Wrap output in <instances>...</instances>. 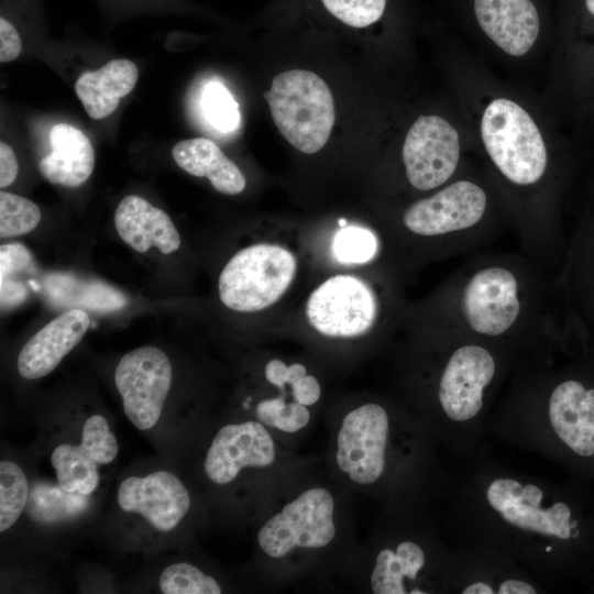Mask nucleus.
Returning <instances> with one entry per match:
<instances>
[{
    "instance_id": "15",
    "label": "nucleus",
    "mask_w": 594,
    "mask_h": 594,
    "mask_svg": "<svg viewBox=\"0 0 594 594\" xmlns=\"http://www.w3.org/2000/svg\"><path fill=\"white\" fill-rule=\"evenodd\" d=\"M90 324L81 309H70L51 320L22 346L18 372L22 378L38 380L53 372L81 341Z\"/></svg>"
},
{
    "instance_id": "35",
    "label": "nucleus",
    "mask_w": 594,
    "mask_h": 594,
    "mask_svg": "<svg viewBox=\"0 0 594 594\" xmlns=\"http://www.w3.org/2000/svg\"><path fill=\"white\" fill-rule=\"evenodd\" d=\"M19 164L14 151L4 142L0 143V187L11 185L18 175Z\"/></svg>"
},
{
    "instance_id": "19",
    "label": "nucleus",
    "mask_w": 594,
    "mask_h": 594,
    "mask_svg": "<svg viewBox=\"0 0 594 594\" xmlns=\"http://www.w3.org/2000/svg\"><path fill=\"white\" fill-rule=\"evenodd\" d=\"M51 151L38 162L41 175L52 184L78 187L91 175L95 151L79 129L57 123L50 131Z\"/></svg>"
},
{
    "instance_id": "30",
    "label": "nucleus",
    "mask_w": 594,
    "mask_h": 594,
    "mask_svg": "<svg viewBox=\"0 0 594 594\" xmlns=\"http://www.w3.org/2000/svg\"><path fill=\"white\" fill-rule=\"evenodd\" d=\"M256 418L263 425L285 432H296L310 419L307 407L297 402L286 403L284 397L261 400L256 406Z\"/></svg>"
},
{
    "instance_id": "7",
    "label": "nucleus",
    "mask_w": 594,
    "mask_h": 594,
    "mask_svg": "<svg viewBox=\"0 0 594 594\" xmlns=\"http://www.w3.org/2000/svg\"><path fill=\"white\" fill-rule=\"evenodd\" d=\"M173 378L166 353L145 345L125 353L114 371L116 387L130 422L141 431L160 420Z\"/></svg>"
},
{
    "instance_id": "11",
    "label": "nucleus",
    "mask_w": 594,
    "mask_h": 594,
    "mask_svg": "<svg viewBox=\"0 0 594 594\" xmlns=\"http://www.w3.org/2000/svg\"><path fill=\"white\" fill-rule=\"evenodd\" d=\"M496 371L492 352L475 341H464L449 356L439 380L438 397L447 416L465 421L479 414L483 392Z\"/></svg>"
},
{
    "instance_id": "38",
    "label": "nucleus",
    "mask_w": 594,
    "mask_h": 594,
    "mask_svg": "<svg viewBox=\"0 0 594 594\" xmlns=\"http://www.w3.org/2000/svg\"><path fill=\"white\" fill-rule=\"evenodd\" d=\"M585 8L587 12L594 16V0H585Z\"/></svg>"
},
{
    "instance_id": "27",
    "label": "nucleus",
    "mask_w": 594,
    "mask_h": 594,
    "mask_svg": "<svg viewBox=\"0 0 594 594\" xmlns=\"http://www.w3.org/2000/svg\"><path fill=\"white\" fill-rule=\"evenodd\" d=\"M41 221L40 208L31 200L11 194L0 193V235L12 238L34 230Z\"/></svg>"
},
{
    "instance_id": "31",
    "label": "nucleus",
    "mask_w": 594,
    "mask_h": 594,
    "mask_svg": "<svg viewBox=\"0 0 594 594\" xmlns=\"http://www.w3.org/2000/svg\"><path fill=\"white\" fill-rule=\"evenodd\" d=\"M80 443L99 464H110L118 455L119 444L107 419L99 414L88 417L81 429Z\"/></svg>"
},
{
    "instance_id": "9",
    "label": "nucleus",
    "mask_w": 594,
    "mask_h": 594,
    "mask_svg": "<svg viewBox=\"0 0 594 594\" xmlns=\"http://www.w3.org/2000/svg\"><path fill=\"white\" fill-rule=\"evenodd\" d=\"M402 156L406 177L415 189L439 188L457 170L460 158L458 132L438 116H421L407 132Z\"/></svg>"
},
{
    "instance_id": "14",
    "label": "nucleus",
    "mask_w": 594,
    "mask_h": 594,
    "mask_svg": "<svg viewBox=\"0 0 594 594\" xmlns=\"http://www.w3.org/2000/svg\"><path fill=\"white\" fill-rule=\"evenodd\" d=\"M542 491L534 485L521 486L515 480L499 479L492 482L487 491L490 505L503 518L525 530L568 539L571 510L564 503H556L550 508H541Z\"/></svg>"
},
{
    "instance_id": "26",
    "label": "nucleus",
    "mask_w": 594,
    "mask_h": 594,
    "mask_svg": "<svg viewBox=\"0 0 594 594\" xmlns=\"http://www.w3.org/2000/svg\"><path fill=\"white\" fill-rule=\"evenodd\" d=\"M158 586L164 594H220V585L212 576L187 562L167 565L160 575Z\"/></svg>"
},
{
    "instance_id": "16",
    "label": "nucleus",
    "mask_w": 594,
    "mask_h": 594,
    "mask_svg": "<svg viewBox=\"0 0 594 594\" xmlns=\"http://www.w3.org/2000/svg\"><path fill=\"white\" fill-rule=\"evenodd\" d=\"M482 31L504 52L526 54L540 31V15L532 0H473Z\"/></svg>"
},
{
    "instance_id": "17",
    "label": "nucleus",
    "mask_w": 594,
    "mask_h": 594,
    "mask_svg": "<svg viewBox=\"0 0 594 594\" xmlns=\"http://www.w3.org/2000/svg\"><path fill=\"white\" fill-rule=\"evenodd\" d=\"M549 417L558 437L582 457L594 454V388L568 380L559 384L549 400Z\"/></svg>"
},
{
    "instance_id": "4",
    "label": "nucleus",
    "mask_w": 594,
    "mask_h": 594,
    "mask_svg": "<svg viewBox=\"0 0 594 594\" xmlns=\"http://www.w3.org/2000/svg\"><path fill=\"white\" fill-rule=\"evenodd\" d=\"M484 146L509 183L527 187L544 176L548 155L542 135L531 117L516 102L495 99L481 121Z\"/></svg>"
},
{
    "instance_id": "6",
    "label": "nucleus",
    "mask_w": 594,
    "mask_h": 594,
    "mask_svg": "<svg viewBox=\"0 0 594 594\" xmlns=\"http://www.w3.org/2000/svg\"><path fill=\"white\" fill-rule=\"evenodd\" d=\"M378 310L376 295L365 280L338 274L309 295L306 318L320 334L346 339L369 332L377 320Z\"/></svg>"
},
{
    "instance_id": "1",
    "label": "nucleus",
    "mask_w": 594,
    "mask_h": 594,
    "mask_svg": "<svg viewBox=\"0 0 594 594\" xmlns=\"http://www.w3.org/2000/svg\"><path fill=\"white\" fill-rule=\"evenodd\" d=\"M548 292L546 267L531 256H480L441 288L435 326L482 339L544 330Z\"/></svg>"
},
{
    "instance_id": "2",
    "label": "nucleus",
    "mask_w": 594,
    "mask_h": 594,
    "mask_svg": "<svg viewBox=\"0 0 594 594\" xmlns=\"http://www.w3.org/2000/svg\"><path fill=\"white\" fill-rule=\"evenodd\" d=\"M488 197L472 180H455L403 212L408 234L435 242L442 253H461L484 245L497 235L486 223Z\"/></svg>"
},
{
    "instance_id": "10",
    "label": "nucleus",
    "mask_w": 594,
    "mask_h": 594,
    "mask_svg": "<svg viewBox=\"0 0 594 594\" xmlns=\"http://www.w3.org/2000/svg\"><path fill=\"white\" fill-rule=\"evenodd\" d=\"M388 416L377 404L349 411L338 433L336 460L339 469L356 484L376 482L385 468Z\"/></svg>"
},
{
    "instance_id": "18",
    "label": "nucleus",
    "mask_w": 594,
    "mask_h": 594,
    "mask_svg": "<svg viewBox=\"0 0 594 594\" xmlns=\"http://www.w3.org/2000/svg\"><path fill=\"white\" fill-rule=\"evenodd\" d=\"M114 226L133 250L145 253L152 246L169 254L180 246V237L169 216L142 197L130 195L118 205Z\"/></svg>"
},
{
    "instance_id": "33",
    "label": "nucleus",
    "mask_w": 594,
    "mask_h": 594,
    "mask_svg": "<svg viewBox=\"0 0 594 594\" xmlns=\"http://www.w3.org/2000/svg\"><path fill=\"white\" fill-rule=\"evenodd\" d=\"M22 50V42L18 29L6 18H0V61L2 63L14 61Z\"/></svg>"
},
{
    "instance_id": "28",
    "label": "nucleus",
    "mask_w": 594,
    "mask_h": 594,
    "mask_svg": "<svg viewBox=\"0 0 594 594\" xmlns=\"http://www.w3.org/2000/svg\"><path fill=\"white\" fill-rule=\"evenodd\" d=\"M332 250L343 263L363 264L375 256L378 242L376 235L366 228L344 226L336 233Z\"/></svg>"
},
{
    "instance_id": "34",
    "label": "nucleus",
    "mask_w": 594,
    "mask_h": 594,
    "mask_svg": "<svg viewBox=\"0 0 594 594\" xmlns=\"http://www.w3.org/2000/svg\"><path fill=\"white\" fill-rule=\"evenodd\" d=\"M292 395L295 402L305 406L314 405L321 396V387L312 375H304L292 386Z\"/></svg>"
},
{
    "instance_id": "8",
    "label": "nucleus",
    "mask_w": 594,
    "mask_h": 594,
    "mask_svg": "<svg viewBox=\"0 0 594 594\" xmlns=\"http://www.w3.org/2000/svg\"><path fill=\"white\" fill-rule=\"evenodd\" d=\"M333 509L329 491L307 490L261 527L258 546L272 558L284 557L297 547H324L336 535Z\"/></svg>"
},
{
    "instance_id": "24",
    "label": "nucleus",
    "mask_w": 594,
    "mask_h": 594,
    "mask_svg": "<svg viewBox=\"0 0 594 594\" xmlns=\"http://www.w3.org/2000/svg\"><path fill=\"white\" fill-rule=\"evenodd\" d=\"M34 271L30 251L20 243L3 244L0 248L1 306L11 308L28 296L22 277Z\"/></svg>"
},
{
    "instance_id": "29",
    "label": "nucleus",
    "mask_w": 594,
    "mask_h": 594,
    "mask_svg": "<svg viewBox=\"0 0 594 594\" xmlns=\"http://www.w3.org/2000/svg\"><path fill=\"white\" fill-rule=\"evenodd\" d=\"M201 107L210 125L221 132H231L240 124L238 103L220 82H209L205 87Z\"/></svg>"
},
{
    "instance_id": "32",
    "label": "nucleus",
    "mask_w": 594,
    "mask_h": 594,
    "mask_svg": "<svg viewBox=\"0 0 594 594\" xmlns=\"http://www.w3.org/2000/svg\"><path fill=\"white\" fill-rule=\"evenodd\" d=\"M304 375H306V367L299 363L286 365L283 361L274 359L265 366L267 382L280 389H284L286 385L292 386Z\"/></svg>"
},
{
    "instance_id": "36",
    "label": "nucleus",
    "mask_w": 594,
    "mask_h": 594,
    "mask_svg": "<svg viewBox=\"0 0 594 594\" xmlns=\"http://www.w3.org/2000/svg\"><path fill=\"white\" fill-rule=\"evenodd\" d=\"M535 588L526 582L517 580L505 581L498 591V594H535Z\"/></svg>"
},
{
    "instance_id": "3",
    "label": "nucleus",
    "mask_w": 594,
    "mask_h": 594,
    "mask_svg": "<svg viewBox=\"0 0 594 594\" xmlns=\"http://www.w3.org/2000/svg\"><path fill=\"white\" fill-rule=\"evenodd\" d=\"M264 98L278 131L295 148L314 154L326 145L336 111L331 91L317 74L283 72L273 78Z\"/></svg>"
},
{
    "instance_id": "12",
    "label": "nucleus",
    "mask_w": 594,
    "mask_h": 594,
    "mask_svg": "<svg viewBox=\"0 0 594 594\" xmlns=\"http://www.w3.org/2000/svg\"><path fill=\"white\" fill-rule=\"evenodd\" d=\"M119 507L141 515L161 532L172 531L187 515L190 496L177 475L160 470L124 479L117 492Z\"/></svg>"
},
{
    "instance_id": "37",
    "label": "nucleus",
    "mask_w": 594,
    "mask_h": 594,
    "mask_svg": "<svg viewBox=\"0 0 594 594\" xmlns=\"http://www.w3.org/2000/svg\"><path fill=\"white\" fill-rule=\"evenodd\" d=\"M492 587L483 582H476L468 586L463 594H493Z\"/></svg>"
},
{
    "instance_id": "23",
    "label": "nucleus",
    "mask_w": 594,
    "mask_h": 594,
    "mask_svg": "<svg viewBox=\"0 0 594 594\" xmlns=\"http://www.w3.org/2000/svg\"><path fill=\"white\" fill-rule=\"evenodd\" d=\"M51 464L55 470L58 487L65 493L89 495L99 485V463L80 442H66L55 447L51 454Z\"/></svg>"
},
{
    "instance_id": "5",
    "label": "nucleus",
    "mask_w": 594,
    "mask_h": 594,
    "mask_svg": "<svg viewBox=\"0 0 594 594\" xmlns=\"http://www.w3.org/2000/svg\"><path fill=\"white\" fill-rule=\"evenodd\" d=\"M297 258L288 249L257 243L237 252L222 268L221 302L238 312H256L274 305L289 288Z\"/></svg>"
},
{
    "instance_id": "13",
    "label": "nucleus",
    "mask_w": 594,
    "mask_h": 594,
    "mask_svg": "<svg viewBox=\"0 0 594 594\" xmlns=\"http://www.w3.org/2000/svg\"><path fill=\"white\" fill-rule=\"evenodd\" d=\"M275 460L274 441L260 421L223 426L213 437L204 462L209 481L226 485L237 479L242 469L264 468Z\"/></svg>"
},
{
    "instance_id": "21",
    "label": "nucleus",
    "mask_w": 594,
    "mask_h": 594,
    "mask_svg": "<svg viewBox=\"0 0 594 594\" xmlns=\"http://www.w3.org/2000/svg\"><path fill=\"white\" fill-rule=\"evenodd\" d=\"M172 156L186 173L196 177H207L219 193L238 195L245 188V177L240 168L207 138L178 142L172 150Z\"/></svg>"
},
{
    "instance_id": "39",
    "label": "nucleus",
    "mask_w": 594,
    "mask_h": 594,
    "mask_svg": "<svg viewBox=\"0 0 594 594\" xmlns=\"http://www.w3.org/2000/svg\"><path fill=\"white\" fill-rule=\"evenodd\" d=\"M546 550L549 552L551 551V547H547Z\"/></svg>"
},
{
    "instance_id": "25",
    "label": "nucleus",
    "mask_w": 594,
    "mask_h": 594,
    "mask_svg": "<svg viewBox=\"0 0 594 594\" xmlns=\"http://www.w3.org/2000/svg\"><path fill=\"white\" fill-rule=\"evenodd\" d=\"M29 483L19 464L10 460L0 462V531L10 529L28 502Z\"/></svg>"
},
{
    "instance_id": "22",
    "label": "nucleus",
    "mask_w": 594,
    "mask_h": 594,
    "mask_svg": "<svg viewBox=\"0 0 594 594\" xmlns=\"http://www.w3.org/2000/svg\"><path fill=\"white\" fill-rule=\"evenodd\" d=\"M425 554L421 548L411 542H402L396 552L382 550L375 560L371 585L375 594H405L404 579L415 580L424 566Z\"/></svg>"
},
{
    "instance_id": "20",
    "label": "nucleus",
    "mask_w": 594,
    "mask_h": 594,
    "mask_svg": "<svg viewBox=\"0 0 594 594\" xmlns=\"http://www.w3.org/2000/svg\"><path fill=\"white\" fill-rule=\"evenodd\" d=\"M136 65L125 58L112 59L101 68L85 72L75 84V91L88 116L100 120L112 114L121 98L136 85Z\"/></svg>"
}]
</instances>
